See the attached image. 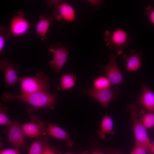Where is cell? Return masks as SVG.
Returning <instances> with one entry per match:
<instances>
[{"mask_svg":"<svg viewBox=\"0 0 154 154\" xmlns=\"http://www.w3.org/2000/svg\"><path fill=\"white\" fill-rule=\"evenodd\" d=\"M94 88L97 90H102L108 88L112 85L108 78L105 76L98 77L93 81Z\"/></svg>","mask_w":154,"mask_h":154,"instance_id":"ffe728a7","label":"cell"},{"mask_svg":"<svg viewBox=\"0 0 154 154\" xmlns=\"http://www.w3.org/2000/svg\"><path fill=\"white\" fill-rule=\"evenodd\" d=\"M75 154V153H66L65 154Z\"/></svg>","mask_w":154,"mask_h":154,"instance_id":"1f68e13d","label":"cell"},{"mask_svg":"<svg viewBox=\"0 0 154 154\" xmlns=\"http://www.w3.org/2000/svg\"><path fill=\"white\" fill-rule=\"evenodd\" d=\"M76 76L70 73H62L60 77V85L57 89L58 90H67L73 88L75 84Z\"/></svg>","mask_w":154,"mask_h":154,"instance_id":"ac0fdd59","label":"cell"},{"mask_svg":"<svg viewBox=\"0 0 154 154\" xmlns=\"http://www.w3.org/2000/svg\"><path fill=\"white\" fill-rule=\"evenodd\" d=\"M91 154H104L102 152L98 150H94L92 151Z\"/></svg>","mask_w":154,"mask_h":154,"instance_id":"f546056e","label":"cell"},{"mask_svg":"<svg viewBox=\"0 0 154 154\" xmlns=\"http://www.w3.org/2000/svg\"><path fill=\"white\" fill-rule=\"evenodd\" d=\"M0 154H21L18 148H8L1 151Z\"/></svg>","mask_w":154,"mask_h":154,"instance_id":"83f0119b","label":"cell"},{"mask_svg":"<svg viewBox=\"0 0 154 154\" xmlns=\"http://www.w3.org/2000/svg\"><path fill=\"white\" fill-rule=\"evenodd\" d=\"M108 57L109 61L106 65L99 64V66L104 70L106 76L112 85L123 83L124 81L123 75L117 64L116 55L112 53L108 55Z\"/></svg>","mask_w":154,"mask_h":154,"instance_id":"9c48e42d","label":"cell"},{"mask_svg":"<svg viewBox=\"0 0 154 154\" xmlns=\"http://www.w3.org/2000/svg\"><path fill=\"white\" fill-rule=\"evenodd\" d=\"M104 40L107 47L114 50L118 55H120L124 48L129 44L131 38L127 32L118 28L112 32L106 31Z\"/></svg>","mask_w":154,"mask_h":154,"instance_id":"3957f363","label":"cell"},{"mask_svg":"<svg viewBox=\"0 0 154 154\" xmlns=\"http://www.w3.org/2000/svg\"><path fill=\"white\" fill-rule=\"evenodd\" d=\"M62 1V0H48L47 1L46 3L49 5L55 7L61 3Z\"/></svg>","mask_w":154,"mask_h":154,"instance_id":"f1b7e54d","label":"cell"},{"mask_svg":"<svg viewBox=\"0 0 154 154\" xmlns=\"http://www.w3.org/2000/svg\"><path fill=\"white\" fill-rule=\"evenodd\" d=\"M44 143V149L42 154H58L54 148L48 143L46 136H42Z\"/></svg>","mask_w":154,"mask_h":154,"instance_id":"d4e9b609","label":"cell"},{"mask_svg":"<svg viewBox=\"0 0 154 154\" xmlns=\"http://www.w3.org/2000/svg\"><path fill=\"white\" fill-rule=\"evenodd\" d=\"M22 94H32L48 91L50 85L48 76L42 72H37L33 77L20 78Z\"/></svg>","mask_w":154,"mask_h":154,"instance_id":"7a4b0ae2","label":"cell"},{"mask_svg":"<svg viewBox=\"0 0 154 154\" xmlns=\"http://www.w3.org/2000/svg\"><path fill=\"white\" fill-rule=\"evenodd\" d=\"M20 68L19 64H16L7 58H4L0 61V70L4 71L5 87L14 86L20 81L17 71Z\"/></svg>","mask_w":154,"mask_h":154,"instance_id":"52a82bcc","label":"cell"},{"mask_svg":"<svg viewBox=\"0 0 154 154\" xmlns=\"http://www.w3.org/2000/svg\"><path fill=\"white\" fill-rule=\"evenodd\" d=\"M7 127L5 131L8 141L19 148L27 147L26 136L19 122L16 120H13L12 123Z\"/></svg>","mask_w":154,"mask_h":154,"instance_id":"30bf717a","label":"cell"},{"mask_svg":"<svg viewBox=\"0 0 154 154\" xmlns=\"http://www.w3.org/2000/svg\"><path fill=\"white\" fill-rule=\"evenodd\" d=\"M127 109L131 113L135 139V144L150 147L151 143L147 133V129L138 119V115L139 112L138 109L136 106L133 105L128 106Z\"/></svg>","mask_w":154,"mask_h":154,"instance_id":"277c9868","label":"cell"},{"mask_svg":"<svg viewBox=\"0 0 154 154\" xmlns=\"http://www.w3.org/2000/svg\"><path fill=\"white\" fill-rule=\"evenodd\" d=\"M81 154H87L86 153H82Z\"/></svg>","mask_w":154,"mask_h":154,"instance_id":"d6a6232c","label":"cell"},{"mask_svg":"<svg viewBox=\"0 0 154 154\" xmlns=\"http://www.w3.org/2000/svg\"><path fill=\"white\" fill-rule=\"evenodd\" d=\"M87 1L90 4L92 9H96L99 8L103 3V1L99 0H88Z\"/></svg>","mask_w":154,"mask_h":154,"instance_id":"4316f807","label":"cell"},{"mask_svg":"<svg viewBox=\"0 0 154 154\" xmlns=\"http://www.w3.org/2000/svg\"><path fill=\"white\" fill-rule=\"evenodd\" d=\"M11 35L9 29L5 26L1 25L0 26V53L4 50L6 42Z\"/></svg>","mask_w":154,"mask_h":154,"instance_id":"7402d4cb","label":"cell"},{"mask_svg":"<svg viewBox=\"0 0 154 154\" xmlns=\"http://www.w3.org/2000/svg\"><path fill=\"white\" fill-rule=\"evenodd\" d=\"M84 92L90 96L107 109L110 103L115 100L121 92V89L118 87L97 90L93 88L83 90Z\"/></svg>","mask_w":154,"mask_h":154,"instance_id":"8992f818","label":"cell"},{"mask_svg":"<svg viewBox=\"0 0 154 154\" xmlns=\"http://www.w3.org/2000/svg\"><path fill=\"white\" fill-rule=\"evenodd\" d=\"M1 99L4 101L16 100L28 103L31 106L27 109L29 113L40 109L53 110L54 107L52 105L57 101V97L48 91L17 95L9 92H4L1 96Z\"/></svg>","mask_w":154,"mask_h":154,"instance_id":"6da1fadb","label":"cell"},{"mask_svg":"<svg viewBox=\"0 0 154 154\" xmlns=\"http://www.w3.org/2000/svg\"><path fill=\"white\" fill-rule=\"evenodd\" d=\"M113 122L111 117L106 114L101 120L100 130L98 132L100 137L104 139L106 135L113 133Z\"/></svg>","mask_w":154,"mask_h":154,"instance_id":"e0dca14e","label":"cell"},{"mask_svg":"<svg viewBox=\"0 0 154 154\" xmlns=\"http://www.w3.org/2000/svg\"><path fill=\"white\" fill-rule=\"evenodd\" d=\"M53 14L54 19L58 22L74 21L76 17L74 8L67 2L63 1L54 7Z\"/></svg>","mask_w":154,"mask_h":154,"instance_id":"7c38bea8","label":"cell"},{"mask_svg":"<svg viewBox=\"0 0 154 154\" xmlns=\"http://www.w3.org/2000/svg\"><path fill=\"white\" fill-rule=\"evenodd\" d=\"M150 148L149 146L135 144L133 149L129 154H146Z\"/></svg>","mask_w":154,"mask_h":154,"instance_id":"cb8c5ba5","label":"cell"},{"mask_svg":"<svg viewBox=\"0 0 154 154\" xmlns=\"http://www.w3.org/2000/svg\"><path fill=\"white\" fill-rule=\"evenodd\" d=\"M142 112L144 114L139 119L140 121L146 129L152 128L154 126V112Z\"/></svg>","mask_w":154,"mask_h":154,"instance_id":"44dd1931","label":"cell"},{"mask_svg":"<svg viewBox=\"0 0 154 154\" xmlns=\"http://www.w3.org/2000/svg\"><path fill=\"white\" fill-rule=\"evenodd\" d=\"M49 51L52 54V58L49 62L50 67L55 73H59L67 61L69 54L68 48L60 43L50 44L48 47Z\"/></svg>","mask_w":154,"mask_h":154,"instance_id":"5b68a950","label":"cell"},{"mask_svg":"<svg viewBox=\"0 0 154 154\" xmlns=\"http://www.w3.org/2000/svg\"><path fill=\"white\" fill-rule=\"evenodd\" d=\"M35 116L31 117V121L21 124L23 131L26 136L31 138H39L46 133L47 126L45 123L40 121Z\"/></svg>","mask_w":154,"mask_h":154,"instance_id":"8fae6325","label":"cell"},{"mask_svg":"<svg viewBox=\"0 0 154 154\" xmlns=\"http://www.w3.org/2000/svg\"><path fill=\"white\" fill-rule=\"evenodd\" d=\"M142 90L141 105L149 111L154 112V94L146 85L142 86Z\"/></svg>","mask_w":154,"mask_h":154,"instance_id":"9a60e30c","label":"cell"},{"mask_svg":"<svg viewBox=\"0 0 154 154\" xmlns=\"http://www.w3.org/2000/svg\"><path fill=\"white\" fill-rule=\"evenodd\" d=\"M35 26V35L40 40L45 41L47 39V33L51 23L54 20L53 17L41 15Z\"/></svg>","mask_w":154,"mask_h":154,"instance_id":"4fadbf2b","label":"cell"},{"mask_svg":"<svg viewBox=\"0 0 154 154\" xmlns=\"http://www.w3.org/2000/svg\"><path fill=\"white\" fill-rule=\"evenodd\" d=\"M42 136L33 142L28 149V154H42L44 143Z\"/></svg>","mask_w":154,"mask_h":154,"instance_id":"d6986e66","label":"cell"},{"mask_svg":"<svg viewBox=\"0 0 154 154\" xmlns=\"http://www.w3.org/2000/svg\"><path fill=\"white\" fill-rule=\"evenodd\" d=\"M143 54L142 51L136 53L133 49H131L129 54H125L123 57L126 62L127 71H134L138 70L141 66V58Z\"/></svg>","mask_w":154,"mask_h":154,"instance_id":"5bb4252c","label":"cell"},{"mask_svg":"<svg viewBox=\"0 0 154 154\" xmlns=\"http://www.w3.org/2000/svg\"><path fill=\"white\" fill-rule=\"evenodd\" d=\"M46 133L56 139L66 141H69L70 139L69 134L64 129L49 123L45 131Z\"/></svg>","mask_w":154,"mask_h":154,"instance_id":"2e32d148","label":"cell"},{"mask_svg":"<svg viewBox=\"0 0 154 154\" xmlns=\"http://www.w3.org/2000/svg\"><path fill=\"white\" fill-rule=\"evenodd\" d=\"M145 13L150 22L154 25V7L148 5L145 8Z\"/></svg>","mask_w":154,"mask_h":154,"instance_id":"484cf974","label":"cell"},{"mask_svg":"<svg viewBox=\"0 0 154 154\" xmlns=\"http://www.w3.org/2000/svg\"><path fill=\"white\" fill-rule=\"evenodd\" d=\"M8 108L3 106L2 103L0 104V125L8 126L11 124L13 120L10 119L7 116Z\"/></svg>","mask_w":154,"mask_h":154,"instance_id":"603a6c76","label":"cell"},{"mask_svg":"<svg viewBox=\"0 0 154 154\" xmlns=\"http://www.w3.org/2000/svg\"><path fill=\"white\" fill-rule=\"evenodd\" d=\"M31 24L25 18L24 13L18 10L11 19L9 30L11 35L16 37L26 34Z\"/></svg>","mask_w":154,"mask_h":154,"instance_id":"ba28073f","label":"cell"},{"mask_svg":"<svg viewBox=\"0 0 154 154\" xmlns=\"http://www.w3.org/2000/svg\"><path fill=\"white\" fill-rule=\"evenodd\" d=\"M152 152L154 153V143H151L150 148V150Z\"/></svg>","mask_w":154,"mask_h":154,"instance_id":"4dcf8cb0","label":"cell"}]
</instances>
